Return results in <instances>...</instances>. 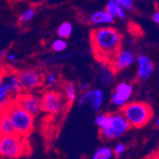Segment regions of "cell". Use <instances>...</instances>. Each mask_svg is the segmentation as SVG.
Returning a JSON list of instances; mask_svg holds the SVG:
<instances>
[{
  "mask_svg": "<svg viewBox=\"0 0 159 159\" xmlns=\"http://www.w3.org/2000/svg\"><path fill=\"white\" fill-rule=\"evenodd\" d=\"M3 82H4V77H3V75L0 74V86L3 85Z\"/></svg>",
  "mask_w": 159,
  "mask_h": 159,
  "instance_id": "31",
  "label": "cell"
},
{
  "mask_svg": "<svg viewBox=\"0 0 159 159\" xmlns=\"http://www.w3.org/2000/svg\"><path fill=\"white\" fill-rule=\"evenodd\" d=\"M105 11L110 13L111 16L115 19V18H119V19H125L127 17V13L126 11L114 0H109L107 2Z\"/></svg>",
  "mask_w": 159,
  "mask_h": 159,
  "instance_id": "15",
  "label": "cell"
},
{
  "mask_svg": "<svg viewBox=\"0 0 159 159\" xmlns=\"http://www.w3.org/2000/svg\"><path fill=\"white\" fill-rule=\"evenodd\" d=\"M89 22L92 25L104 27L112 24L114 22V18L105 10H102V11H97L93 12L89 17Z\"/></svg>",
  "mask_w": 159,
  "mask_h": 159,
  "instance_id": "13",
  "label": "cell"
},
{
  "mask_svg": "<svg viewBox=\"0 0 159 159\" xmlns=\"http://www.w3.org/2000/svg\"><path fill=\"white\" fill-rule=\"evenodd\" d=\"M6 111L13 127L14 134L27 137L33 132L34 124V115L21 108L16 101H12Z\"/></svg>",
  "mask_w": 159,
  "mask_h": 159,
  "instance_id": "4",
  "label": "cell"
},
{
  "mask_svg": "<svg viewBox=\"0 0 159 159\" xmlns=\"http://www.w3.org/2000/svg\"><path fill=\"white\" fill-rule=\"evenodd\" d=\"M67 47H68V43L66 39L63 38L55 39L52 44V49L55 52H62L67 49Z\"/></svg>",
  "mask_w": 159,
  "mask_h": 159,
  "instance_id": "21",
  "label": "cell"
},
{
  "mask_svg": "<svg viewBox=\"0 0 159 159\" xmlns=\"http://www.w3.org/2000/svg\"><path fill=\"white\" fill-rule=\"evenodd\" d=\"M95 124L99 128L101 138L107 141L120 138L129 129L121 112L100 113L95 118Z\"/></svg>",
  "mask_w": 159,
  "mask_h": 159,
  "instance_id": "2",
  "label": "cell"
},
{
  "mask_svg": "<svg viewBox=\"0 0 159 159\" xmlns=\"http://www.w3.org/2000/svg\"><path fill=\"white\" fill-rule=\"evenodd\" d=\"M2 159H10V158H2Z\"/></svg>",
  "mask_w": 159,
  "mask_h": 159,
  "instance_id": "33",
  "label": "cell"
},
{
  "mask_svg": "<svg viewBox=\"0 0 159 159\" xmlns=\"http://www.w3.org/2000/svg\"><path fill=\"white\" fill-rule=\"evenodd\" d=\"M7 54H8V52H7L6 50H4V49H3V50L0 51V56L3 57V58H6Z\"/></svg>",
  "mask_w": 159,
  "mask_h": 159,
  "instance_id": "30",
  "label": "cell"
},
{
  "mask_svg": "<svg viewBox=\"0 0 159 159\" xmlns=\"http://www.w3.org/2000/svg\"><path fill=\"white\" fill-rule=\"evenodd\" d=\"M6 59L9 61V62H14L16 60V55L14 53H11V52H8L7 56H6Z\"/></svg>",
  "mask_w": 159,
  "mask_h": 159,
  "instance_id": "28",
  "label": "cell"
},
{
  "mask_svg": "<svg viewBox=\"0 0 159 159\" xmlns=\"http://www.w3.org/2000/svg\"><path fill=\"white\" fill-rule=\"evenodd\" d=\"M30 152L29 143L16 134L0 136V157L16 159Z\"/></svg>",
  "mask_w": 159,
  "mask_h": 159,
  "instance_id": "5",
  "label": "cell"
},
{
  "mask_svg": "<svg viewBox=\"0 0 159 159\" xmlns=\"http://www.w3.org/2000/svg\"><path fill=\"white\" fill-rule=\"evenodd\" d=\"M3 84L7 87L10 93H18L22 90L16 75H7L6 77H4Z\"/></svg>",
  "mask_w": 159,
  "mask_h": 159,
  "instance_id": "16",
  "label": "cell"
},
{
  "mask_svg": "<svg viewBox=\"0 0 159 159\" xmlns=\"http://www.w3.org/2000/svg\"><path fill=\"white\" fill-rule=\"evenodd\" d=\"M35 16V11L33 8H29L24 10L18 16V21L21 23H27L30 22Z\"/></svg>",
  "mask_w": 159,
  "mask_h": 159,
  "instance_id": "20",
  "label": "cell"
},
{
  "mask_svg": "<svg viewBox=\"0 0 159 159\" xmlns=\"http://www.w3.org/2000/svg\"><path fill=\"white\" fill-rule=\"evenodd\" d=\"M101 82H102L104 85L108 86L111 85L112 82V75L111 73L110 70H104L102 73H101V76H100Z\"/></svg>",
  "mask_w": 159,
  "mask_h": 159,
  "instance_id": "22",
  "label": "cell"
},
{
  "mask_svg": "<svg viewBox=\"0 0 159 159\" xmlns=\"http://www.w3.org/2000/svg\"><path fill=\"white\" fill-rule=\"evenodd\" d=\"M117 4H119L125 11H132L134 9V0H114Z\"/></svg>",
  "mask_w": 159,
  "mask_h": 159,
  "instance_id": "23",
  "label": "cell"
},
{
  "mask_svg": "<svg viewBox=\"0 0 159 159\" xmlns=\"http://www.w3.org/2000/svg\"><path fill=\"white\" fill-rule=\"evenodd\" d=\"M126 151V145L124 143H118L116 144V146L114 147V149L112 150L113 152V154L114 155H116V156H121Z\"/></svg>",
  "mask_w": 159,
  "mask_h": 159,
  "instance_id": "24",
  "label": "cell"
},
{
  "mask_svg": "<svg viewBox=\"0 0 159 159\" xmlns=\"http://www.w3.org/2000/svg\"><path fill=\"white\" fill-rule=\"evenodd\" d=\"M134 93L133 85L128 82H120L116 87L111 94V102L114 106L118 108H122L125 106L129 100L131 99Z\"/></svg>",
  "mask_w": 159,
  "mask_h": 159,
  "instance_id": "10",
  "label": "cell"
},
{
  "mask_svg": "<svg viewBox=\"0 0 159 159\" xmlns=\"http://www.w3.org/2000/svg\"><path fill=\"white\" fill-rule=\"evenodd\" d=\"M127 120L129 128L139 129L146 126L153 117L152 108L145 102L132 101L121 108L120 111Z\"/></svg>",
  "mask_w": 159,
  "mask_h": 159,
  "instance_id": "3",
  "label": "cell"
},
{
  "mask_svg": "<svg viewBox=\"0 0 159 159\" xmlns=\"http://www.w3.org/2000/svg\"><path fill=\"white\" fill-rule=\"evenodd\" d=\"M113 156V152L109 147H101L95 151L92 159H111Z\"/></svg>",
  "mask_w": 159,
  "mask_h": 159,
  "instance_id": "19",
  "label": "cell"
},
{
  "mask_svg": "<svg viewBox=\"0 0 159 159\" xmlns=\"http://www.w3.org/2000/svg\"><path fill=\"white\" fill-rule=\"evenodd\" d=\"M91 42L97 58L101 61L111 62L115 53L121 49L123 36L116 29L104 26L92 31Z\"/></svg>",
  "mask_w": 159,
  "mask_h": 159,
  "instance_id": "1",
  "label": "cell"
},
{
  "mask_svg": "<svg viewBox=\"0 0 159 159\" xmlns=\"http://www.w3.org/2000/svg\"><path fill=\"white\" fill-rule=\"evenodd\" d=\"M56 33H57V35L60 38L67 39L71 35V34H73V25L70 22H64L57 28Z\"/></svg>",
  "mask_w": 159,
  "mask_h": 159,
  "instance_id": "18",
  "label": "cell"
},
{
  "mask_svg": "<svg viewBox=\"0 0 159 159\" xmlns=\"http://www.w3.org/2000/svg\"><path fill=\"white\" fill-rule=\"evenodd\" d=\"M16 102L34 116L41 111L40 98L34 94H22L17 97Z\"/></svg>",
  "mask_w": 159,
  "mask_h": 159,
  "instance_id": "12",
  "label": "cell"
},
{
  "mask_svg": "<svg viewBox=\"0 0 159 159\" xmlns=\"http://www.w3.org/2000/svg\"><path fill=\"white\" fill-rule=\"evenodd\" d=\"M56 81H57V76L54 75V74H51L48 75L47 77V83L49 86H52L54 84H56Z\"/></svg>",
  "mask_w": 159,
  "mask_h": 159,
  "instance_id": "26",
  "label": "cell"
},
{
  "mask_svg": "<svg viewBox=\"0 0 159 159\" xmlns=\"http://www.w3.org/2000/svg\"><path fill=\"white\" fill-rule=\"evenodd\" d=\"M79 90L83 93H86L90 90V85L88 83H81L79 85Z\"/></svg>",
  "mask_w": 159,
  "mask_h": 159,
  "instance_id": "27",
  "label": "cell"
},
{
  "mask_svg": "<svg viewBox=\"0 0 159 159\" xmlns=\"http://www.w3.org/2000/svg\"><path fill=\"white\" fill-rule=\"evenodd\" d=\"M152 20H153V22L156 23V24L159 23V11H156L152 14Z\"/></svg>",
  "mask_w": 159,
  "mask_h": 159,
  "instance_id": "29",
  "label": "cell"
},
{
  "mask_svg": "<svg viewBox=\"0 0 159 159\" xmlns=\"http://www.w3.org/2000/svg\"><path fill=\"white\" fill-rule=\"evenodd\" d=\"M41 111L51 113L57 114L64 108V98L63 95L56 91H47L42 95L41 99Z\"/></svg>",
  "mask_w": 159,
  "mask_h": 159,
  "instance_id": "7",
  "label": "cell"
},
{
  "mask_svg": "<svg viewBox=\"0 0 159 159\" xmlns=\"http://www.w3.org/2000/svg\"><path fill=\"white\" fill-rule=\"evenodd\" d=\"M29 1H34V0H29Z\"/></svg>",
  "mask_w": 159,
  "mask_h": 159,
  "instance_id": "32",
  "label": "cell"
},
{
  "mask_svg": "<svg viewBox=\"0 0 159 159\" xmlns=\"http://www.w3.org/2000/svg\"><path fill=\"white\" fill-rule=\"evenodd\" d=\"M104 99V92L101 89L95 88L83 93L78 99V105L80 107H84L86 106V104H88L94 112H98L103 105Z\"/></svg>",
  "mask_w": 159,
  "mask_h": 159,
  "instance_id": "8",
  "label": "cell"
},
{
  "mask_svg": "<svg viewBox=\"0 0 159 159\" xmlns=\"http://www.w3.org/2000/svg\"><path fill=\"white\" fill-rule=\"evenodd\" d=\"M64 93L69 103H73L76 99V87L73 82H67L64 85Z\"/></svg>",
  "mask_w": 159,
  "mask_h": 159,
  "instance_id": "17",
  "label": "cell"
},
{
  "mask_svg": "<svg viewBox=\"0 0 159 159\" xmlns=\"http://www.w3.org/2000/svg\"><path fill=\"white\" fill-rule=\"evenodd\" d=\"M137 62V78L141 81L148 80L154 73V66L151 58L146 54L135 56Z\"/></svg>",
  "mask_w": 159,
  "mask_h": 159,
  "instance_id": "11",
  "label": "cell"
},
{
  "mask_svg": "<svg viewBox=\"0 0 159 159\" xmlns=\"http://www.w3.org/2000/svg\"><path fill=\"white\" fill-rule=\"evenodd\" d=\"M135 62V54L129 49H120L111 60L113 70L119 71L131 67Z\"/></svg>",
  "mask_w": 159,
  "mask_h": 159,
  "instance_id": "9",
  "label": "cell"
},
{
  "mask_svg": "<svg viewBox=\"0 0 159 159\" xmlns=\"http://www.w3.org/2000/svg\"><path fill=\"white\" fill-rule=\"evenodd\" d=\"M10 94L9 90L7 89V87L3 84L2 86H0V103L2 102L3 100H5Z\"/></svg>",
  "mask_w": 159,
  "mask_h": 159,
  "instance_id": "25",
  "label": "cell"
},
{
  "mask_svg": "<svg viewBox=\"0 0 159 159\" xmlns=\"http://www.w3.org/2000/svg\"><path fill=\"white\" fill-rule=\"evenodd\" d=\"M16 77L20 83L21 89L32 91L41 87L44 83V75L40 70L35 69H25L18 71Z\"/></svg>",
  "mask_w": 159,
  "mask_h": 159,
  "instance_id": "6",
  "label": "cell"
},
{
  "mask_svg": "<svg viewBox=\"0 0 159 159\" xmlns=\"http://www.w3.org/2000/svg\"><path fill=\"white\" fill-rule=\"evenodd\" d=\"M12 134H14V129L6 109H0V136Z\"/></svg>",
  "mask_w": 159,
  "mask_h": 159,
  "instance_id": "14",
  "label": "cell"
}]
</instances>
